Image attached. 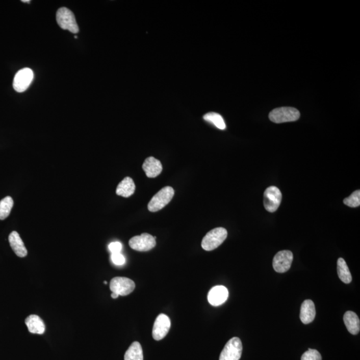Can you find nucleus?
<instances>
[{
	"label": "nucleus",
	"instance_id": "dca6fc26",
	"mask_svg": "<svg viewBox=\"0 0 360 360\" xmlns=\"http://www.w3.org/2000/svg\"><path fill=\"white\" fill-rule=\"evenodd\" d=\"M25 323L30 333L43 335L45 332V324L40 316L30 315L25 319Z\"/></svg>",
	"mask_w": 360,
	"mask_h": 360
},
{
	"label": "nucleus",
	"instance_id": "9d476101",
	"mask_svg": "<svg viewBox=\"0 0 360 360\" xmlns=\"http://www.w3.org/2000/svg\"><path fill=\"white\" fill-rule=\"evenodd\" d=\"M294 255L291 251L282 250L277 252L273 260V267L277 273H285L291 268Z\"/></svg>",
	"mask_w": 360,
	"mask_h": 360
},
{
	"label": "nucleus",
	"instance_id": "f03ea898",
	"mask_svg": "<svg viewBox=\"0 0 360 360\" xmlns=\"http://www.w3.org/2000/svg\"><path fill=\"white\" fill-rule=\"evenodd\" d=\"M173 196H174V190L172 187L166 186L162 188L149 201L147 205L149 211L156 212L163 209L165 206L170 202Z\"/></svg>",
	"mask_w": 360,
	"mask_h": 360
},
{
	"label": "nucleus",
	"instance_id": "a878e982",
	"mask_svg": "<svg viewBox=\"0 0 360 360\" xmlns=\"http://www.w3.org/2000/svg\"><path fill=\"white\" fill-rule=\"evenodd\" d=\"M122 245L120 242H112L109 245V249L112 253H121Z\"/></svg>",
	"mask_w": 360,
	"mask_h": 360
},
{
	"label": "nucleus",
	"instance_id": "cd10ccee",
	"mask_svg": "<svg viewBox=\"0 0 360 360\" xmlns=\"http://www.w3.org/2000/svg\"><path fill=\"white\" fill-rule=\"evenodd\" d=\"M21 2H24V3H30V2H31L30 0H22Z\"/></svg>",
	"mask_w": 360,
	"mask_h": 360
},
{
	"label": "nucleus",
	"instance_id": "9b49d317",
	"mask_svg": "<svg viewBox=\"0 0 360 360\" xmlns=\"http://www.w3.org/2000/svg\"><path fill=\"white\" fill-rule=\"evenodd\" d=\"M171 321L168 316L161 314L158 316L153 324L152 336L156 341H160L166 337L170 331Z\"/></svg>",
	"mask_w": 360,
	"mask_h": 360
},
{
	"label": "nucleus",
	"instance_id": "412c9836",
	"mask_svg": "<svg viewBox=\"0 0 360 360\" xmlns=\"http://www.w3.org/2000/svg\"><path fill=\"white\" fill-rule=\"evenodd\" d=\"M14 206V200L10 196L6 197L0 201V220L7 218Z\"/></svg>",
	"mask_w": 360,
	"mask_h": 360
},
{
	"label": "nucleus",
	"instance_id": "f257e3e1",
	"mask_svg": "<svg viewBox=\"0 0 360 360\" xmlns=\"http://www.w3.org/2000/svg\"><path fill=\"white\" fill-rule=\"evenodd\" d=\"M227 232L223 227H216L206 234L201 242V247L205 251H212L218 248L226 239Z\"/></svg>",
	"mask_w": 360,
	"mask_h": 360
},
{
	"label": "nucleus",
	"instance_id": "f8f14e48",
	"mask_svg": "<svg viewBox=\"0 0 360 360\" xmlns=\"http://www.w3.org/2000/svg\"><path fill=\"white\" fill-rule=\"evenodd\" d=\"M229 296L228 290L223 286H217L212 288L208 295V300L213 306L222 305Z\"/></svg>",
	"mask_w": 360,
	"mask_h": 360
},
{
	"label": "nucleus",
	"instance_id": "423d86ee",
	"mask_svg": "<svg viewBox=\"0 0 360 360\" xmlns=\"http://www.w3.org/2000/svg\"><path fill=\"white\" fill-rule=\"evenodd\" d=\"M282 199V194L279 188L270 186L266 189L264 194V204L267 211L273 213L278 209Z\"/></svg>",
	"mask_w": 360,
	"mask_h": 360
},
{
	"label": "nucleus",
	"instance_id": "1a4fd4ad",
	"mask_svg": "<svg viewBox=\"0 0 360 360\" xmlns=\"http://www.w3.org/2000/svg\"><path fill=\"white\" fill-rule=\"evenodd\" d=\"M130 248L138 251H147L155 248L156 245L155 237L150 234L144 233L134 236L129 241Z\"/></svg>",
	"mask_w": 360,
	"mask_h": 360
},
{
	"label": "nucleus",
	"instance_id": "7ed1b4c3",
	"mask_svg": "<svg viewBox=\"0 0 360 360\" xmlns=\"http://www.w3.org/2000/svg\"><path fill=\"white\" fill-rule=\"evenodd\" d=\"M300 113L296 108L281 107L272 110L269 115V118L272 122L281 123L291 122L298 120Z\"/></svg>",
	"mask_w": 360,
	"mask_h": 360
},
{
	"label": "nucleus",
	"instance_id": "4468645a",
	"mask_svg": "<svg viewBox=\"0 0 360 360\" xmlns=\"http://www.w3.org/2000/svg\"><path fill=\"white\" fill-rule=\"evenodd\" d=\"M11 248L14 251L15 253L19 258H24L28 254L27 249H26L22 240L17 232L14 231L10 234L8 238Z\"/></svg>",
	"mask_w": 360,
	"mask_h": 360
},
{
	"label": "nucleus",
	"instance_id": "0eeeda50",
	"mask_svg": "<svg viewBox=\"0 0 360 360\" xmlns=\"http://www.w3.org/2000/svg\"><path fill=\"white\" fill-rule=\"evenodd\" d=\"M133 280L125 277H116L110 281V290L119 296H125L131 294L135 289Z\"/></svg>",
	"mask_w": 360,
	"mask_h": 360
},
{
	"label": "nucleus",
	"instance_id": "6e6552de",
	"mask_svg": "<svg viewBox=\"0 0 360 360\" xmlns=\"http://www.w3.org/2000/svg\"><path fill=\"white\" fill-rule=\"evenodd\" d=\"M34 72L31 69L25 68L17 71L13 81V88L17 92H25L31 85L34 80Z\"/></svg>",
	"mask_w": 360,
	"mask_h": 360
},
{
	"label": "nucleus",
	"instance_id": "f3484780",
	"mask_svg": "<svg viewBox=\"0 0 360 360\" xmlns=\"http://www.w3.org/2000/svg\"><path fill=\"white\" fill-rule=\"evenodd\" d=\"M344 322L349 332L357 335L360 330V321L357 314L352 311H348L344 316Z\"/></svg>",
	"mask_w": 360,
	"mask_h": 360
},
{
	"label": "nucleus",
	"instance_id": "c85d7f7f",
	"mask_svg": "<svg viewBox=\"0 0 360 360\" xmlns=\"http://www.w3.org/2000/svg\"><path fill=\"white\" fill-rule=\"evenodd\" d=\"M104 283L105 284H107V281H104Z\"/></svg>",
	"mask_w": 360,
	"mask_h": 360
},
{
	"label": "nucleus",
	"instance_id": "b1692460",
	"mask_svg": "<svg viewBox=\"0 0 360 360\" xmlns=\"http://www.w3.org/2000/svg\"><path fill=\"white\" fill-rule=\"evenodd\" d=\"M301 360H322V355L318 350L308 349L301 357Z\"/></svg>",
	"mask_w": 360,
	"mask_h": 360
},
{
	"label": "nucleus",
	"instance_id": "ddd939ff",
	"mask_svg": "<svg viewBox=\"0 0 360 360\" xmlns=\"http://www.w3.org/2000/svg\"><path fill=\"white\" fill-rule=\"evenodd\" d=\"M143 170L146 172L147 177L153 178L158 176L162 172V165L160 160L153 157L146 158L142 166Z\"/></svg>",
	"mask_w": 360,
	"mask_h": 360
},
{
	"label": "nucleus",
	"instance_id": "a211bd4d",
	"mask_svg": "<svg viewBox=\"0 0 360 360\" xmlns=\"http://www.w3.org/2000/svg\"><path fill=\"white\" fill-rule=\"evenodd\" d=\"M135 189L136 186L133 179L131 177H126L118 184V188L116 189V194L118 196L128 197L134 194Z\"/></svg>",
	"mask_w": 360,
	"mask_h": 360
},
{
	"label": "nucleus",
	"instance_id": "4be33fe9",
	"mask_svg": "<svg viewBox=\"0 0 360 360\" xmlns=\"http://www.w3.org/2000/svg\"><path fill=\"white\" fill-rule=\"evenodd\" d=\"M203 119L205 121H208L214 124L215 126L218 127L220 130H225L226 127L225 125V123L224 120H223L222 116L220 114H217L215 112H210L204 115L203 116Z\"/></svg>",
	"mask_w": 360,
	"mask_h": 360
},
{
	"label": "nucleus",
	"instance_id": "2eb2a0df",
	"mask_svg": "<svg viewBox=\"0 0 360 360\" xmlns=\"http://www.w3.org/2000/svg\"><path fill=\"white\" fill-rule=\"evenodd\" d=\"M316 307L313 301L306 300L301 304L300 319L303 324H308L313 322L316 317Z\"/></svg>",
	"mask_w": 360,
	"mask_h": 360
},
{
	"label": "nucleus",
	"instance_id": "5701e85b",
	"mask_svg": "<svg viewBox=\"0 0 360 360\" xmlns=\"http://www.w3.org/2000/svg\"><path fill=\"white\" fill-rule=\"evenodd\" d=\"M344 203L350 208L358 207L360 205V191H355L350 196L344 199Z\"/></svg>",
	"mask_w": 360,
	"mask_h": 360
},
{
	"label": "nucleus",
	"instance_id": "6ab92c4d",
	"mask_svg": "<svg viewBox=\"0 0 360 360\" xmlns=\"http://www.w3.org/2000/svg\"><path fill=\"white\" fill-rule=\"evenodd\" d=\"M338 274L342 282L350 284L352 280V275L348 265L343 258H340L337 263Z\"/></svg>",
	"mask_w": 360,
	"mask_h": 360
},
{
	"label": "nucleus",
	"instance_id": "20e7f679",
	"mask_svg": "<svg viewBox=\"0 0 360 360\" xmlns=\"http://www.w3.org/2000/svg\"><path fill=\"white\" fill-rule=\"evenodd\" d=\"M56 20L63 30H68L73 34L79 32L74 14L68 8H60L56 14Z\"/></svg>",
	"mask_w": 360,
	"mask_h": 360
},
{
	"label": "nucleus",
	"instance_id": "bb28decb",
	"mask_svg": "<svg viewBox=\"0 0 360 360\" xmlns=\"http://www.w3.org/2000/svg\"><path fill=\"white\" fill-rule=\"evenodd\" d=\"M111 296L113 299H116L118 298L119 295L116 294V293H112Z\"/></svg>",
	"mask_w": 360,
	"mask_h": 360
},
{
	"label": "nucleus",
	"instance_id": "39448f33",
	"mask_svg": "<svg viewBox=\"0 0 360 360\" xmlns=\"http://www.w3.org/2000/svg\"><path fill=\"white\" fill-rule=\"evenodd\" d=\"M242 343L240 338H232L221 352L220 360H239L242 356Z\"/></svg>",
	"mask_w": 360,
	"mask_h": 360
},
{
	"label": "nucleus",
	"instance_id": "393cba45",
	"mask_svg": "<svg viewBox=\"0 0 360 360\" xmlns=\"http://www.w3.org/2000/svg\"><path fill=\"white\" fill-rule=\"evenodd\" d=\"M111 259L113 263L117 266H122L125 262V258L121 253H112Z\"/></svg>",
	"mask_w": 360,
	"mask_h": 360
},
{
	"label": "nucleus",
	"instance_id": "aec40b11",
	"mask_svg": "<svg viewBox=\"0 0 360 360\" xmlns=\"http://www.w3.org/2000/svg\"><path fill=\"white\" fill-rule=\"evenodd\" d=\"M124 360H144L142 348L139 342L132 344L125 353Z\"/></svg>",
	"mask_w": 360,
	"mask_h": 360
}]
</instances>
